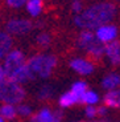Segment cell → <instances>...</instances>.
<instances>
[{
  "mask_svg": "<svg viewBox=\"0 0 120 122\" xmlns=\"http://www.w3.org/2000/svg\"><path fill=\"white\" fill-rule=\"evenodd\" d=\"M116 15V5L111 1H98L84 8L74 16V24L82 30H95L102 25L110 24Z\"/></svg>",
  "mask_w": 120,
  "mask_h": 122,
  "instance_id": "6da1fadb",
  "label": "cell"
},
{
  "mask_svg": "<svg viewBox=\"0 0 120 122\" xmlns=\"http://www.w3.org/2000/svg\"><path fill=\"white\" fill-rule=\"evenodd\" d=\"M27 65L34 76H40L41 78H48L50 77L54 68L57 66V57L54 55L38 53V55L32 56L27 61Z\"/></svg>",
  "mask_w": 120,
  "mask_h": 122,
  "instance_id": "7a4b0ae2",
  "label": "cell"
},
{
  "mask_svg": "<svg viewBox=\"0 0 120 122\" xmlns=\"http://www.w3.org/2000/svg\"><path fill=\"white\" fill-rule=\"evenodd\" d=\"M25 98V90L20 84L9 80L0 82V101L7 105H18Z\"/></svg>",
  "mask_w": 120,
  "mask_h": 122,
  "instance_id": "3957f363",
  "label": "cell"
},
{
  "mask_svg": "<svg viewBox=\"0 0 120 122\" xmlns=\"http://www.w3.org/2000/svg\"><path fill=\"white\" fill-rule=\"evenodd\" d=\"M3 60L4 64L1 66H3L4 73H5V78L9 81H13L15 76L18 73V70L27 64L25 55L18 49H11Z\"/></svg>",
  "mask_w": 120,
  "mask_h": 122,
  "instance_id": "277c9868",
  "label": "cell"
},
{
  "mask_svg": "<svg viewBox=\"0 0 120 122\" xmlns=\"http://www.w3.org/2000/svg\"><path fill=\"white\" fill-rule=\"evenodd\" d=\"M33 28L32 21L23 17H13L5 23V30L9 36H23L30 32Z\"/></svg>",
  "mask_w": 120,
  "mask_h": 122,
  "instance_id": "5b68a950",
  "label": "cell"
},
{
  "mask_svg": "<svg viewBox=\"0 0 120 122\" xmlns=\"http://www.w3.org/2000/svg\"><path fill=\"white\" fill-rule=\"evenodd\" d=\"M94 36L95 39L99 41L100 44L106 45L108 43H112L115 41L117 37V27L114 24H106V25H102V27L96 28L94 30Z\"/></svg>",
  "mask_w": 120,
  "mask_h": 122,
  "instance_id": "8992f818",
  "label": "cell"
},
{
  "mask_svg": "<svg viewBox=\"0 0 120 122\" xmlns=\"http://www.w3.org/2000/svg\"><path fill=\"white\" fill-rule=\"evenodd\" d=\"M62 121V112L61 110H51L49 107H42L40 112L30 117V122H61Z\"/></svg>",
  "mask_w": 120,
  "mask_h": 122,
  "instance_id": "52a82bcc",
  "label": "cell"
},
{
  "mask_svg": "<svg viewBox=\"0 0 120 122\" xmlns=\"http://www.w3.org/2000/svg\"><path fill=\"white\" fill-rule=\"evenodd\" d=\"M70 68L73 70H75L78 74L82 76H88L95 70V65L91 60H87V58H73L70 61Z\"/></svg>",
  "mask_w": 120,
  "mask_h": 122,
  "instance_id": "ba28073f",
  "label": "cell"
},
{
  "mask_svg": "<svg viewBox=\"0 0 120 122\" xmlns=\"http://www.w3.org/2000/svg\"><path fill=\"white\" fill-rule=\"evenodd\" d=\"M104 56H107V58L111 61V64L119 65V62H120V44L117 40L104 45Z\"/></svg>",
  "mask_w": 120,
  "mask_h": 122,
  "instance_id": "9c48e42d",
  "label": "cell"
},
{
  "mask_svg": "<svg viewBox=\"0 0 120 122\" xmlns=\"http://www.w3.org/2000/svg\"><path fill=\"white\" fill-rule=\"evenodd\" d=\"M12 36H9L4 30H0V60H3L7 56V53L12 49Z\"/></svg>",
  "mask_w": 120,
  "mask_h": 122,
  "instance_id": "30bf717a",
  "label": "cell"
},
{
  "mask_svg": "<svg viewBox=\"0 0 120 122\" xmlns=\"http://www.w3.org/2000/svg\"><path fill=\"white\" fill-rule=\"evenodd\" d=\"M95 41H96V39H95V36H94L92 30H82L78 36L77 44H78V46L81 49H84V51H86V49L92 43H95Z\"/></svg>",
  "mask_w": 120,
  "mask_h": 122,
  "instance_id": "8fae6325",
  "label": "cell"
},
{
  "mask_svg": "<svg viewBox=\"0 0 120 122\" xmlns=\"http://www.w3.org/2000/svg\"><path fill=\"white\" fill-rule=\"evenodd\" d=\"M86 52H87V55H88V57L92 58V61H99L100 58L104 56V45L100 44L99 41L96 40L95 43H92L86 49Z\"/></svg>",
  "mask_w": 120,
  "mask_h": 122,
  "instance_id": "7c38bea8",
  "label": "cell"
},
{
  "mask_svg": "<svg viewBox=\"0 0 120 122\" xmlns=\"http://www.w3.org/2000/svg\"><path fill=\"white\" fill-rule=\"evenodd\" d=\"M103 102H104V105L107 107H115V109H117V107L120 106V93H119V90H117V89H115V90H108L107 94L103 98Z\"/></svg>",
  "mask_w": 120,
  "mask_h": 122,
  "instance_id": "4fadbf2b",
  "label": "cell"
},
{
  "mask_svg": "<svg viewBox=\"0 0 120 122\" xmlns=\"http://www.w3.org/2000/svg\"><path fill=\"white\" fill-rule=\"evenodd\" d=\"M25 8L32 17H37L41 15L42 9H44V1L42 0H28L25 3Z\"/></svg>",
  "mask_w": 120,
  "mask_h": 122,
  "instance_id": "5bb4252c",
  "label": "cell"
},
{
  "mask_svg": "<svg viewBox=\"0 0 120 122\" xmlns=\"http://www.w3.org/2000/svg\"><path fill=\"white\" fill-rule=\"evenodd\" d=\"M120 84V77L117 73H110L107 74V76L103 78L102 81V85L104 89H107V90H115V89L119 86Z\"/></svg>",
  "mask_w": 120,
  "mask_h": 122,
  "instance_id": "9a60e30c",
  "label": "cell"
},
{
  "mask_svg": "<svg viewBox=\"0 0 120 122\" xmlns=\"http://www.w3.org/2000/svg\"><path fill=\"white\" fill-rule=\"evenodd\" d=\"M58 102H60L61 107H69V106H73V105L78 104L79 100L69 90V92H66V93H63V94L61 96V98H60Z\"/></svg>",
  "mask_w": 120,
  "mask_h": 122,
  "instance_id": "2e32d148",
  "label": "cell"
},
{
  "mask_svg": "<svg viewBox=\"0 0 120 122\" xmlns=\"http://www.w3.org/2000/svg\"><path fill=\"white\" fill-rule=\"evenodd\" d=\"M70 92H71L73 94H74L75 97L79 100V102H81V101H82V97H83V94L87 92V84L84 82V81H77V82H75L74 85L71 86Z\"/></svg>",
  "mask_w": 120,
  "mask_h": 122,
  "instance_id": "e0dca14e",
  "label": "cell"
},
{
  "mask_svg": "<svg viewBox=\"0 0 120 122\" xmlns=\"http://www.w3.org/2000/svg\"><path fill=\"white\" fill-rule=\"evenodd\" d=\"M0 117L3 119H13L16 117V107L13 105L3 104L0 106Z\"/></svg>",
  "mask_w": 120,
  "mask_h": 122,
  "instance_id": "ac0fdd59",
  "label": "cell"
},
{
  "mask_svg": "<svg viewBox=\"0 0 120 122\" xmlns=\"http://www.w3.org/2000/svg\"><path fill=\"white\" fill-rule=\"evenodd\" d=\"M81 102H83V104H86V105L95 106V105L99 102V94H98L96 92H94V90H87L83 94V97H82Z\"/></svg>",
  "mask_w": 120,
  "mask_h": 122,
  "instance_id": "d6986e66",
  "label": "cell"
},
{
  "mask_svg": "<svg viewBox=\"0 0 120 122\" xmlns=\"http://www.w3.org/2000/svg\"><path fill=\"white\" fill-rule=\"evenodd\" d=\"M53 94H54L53 86L51 85H42L41 88H40L38 93H37V97L41 101H48L53 97Z\"/></svg>",
  "mask_w": 120,
  "mask_h": 122,
  "instance_id": "ffe728a7",
  "label": "cell"
},
{
  "mask_svg": "<svg viewBox=\"0 0 120 122\" xmlns=\"http://www.w3.org/2000/svg\"><path fill=\"white\" fill-rule=\"evenodd\" d=\"M36 43L38 46H42V48H46V46L50 45L51 43V37L49 33H45V32H41V33L37 35L36 37Z\"/></svg>",
  "mask_w": 120,
  "mask_h": 122,
  "instance_id": "44dd1931",
  "label": "cell"
},
{
  "mask_svg": "<svg viewBox=\"0 0 120 122\" xmlns=\"http://www.w3.org/2000/svg\"><path fill=\"white\" fill-rule=\"evenodd\" d=\"M16 114H18L20 117H30L32 116V107L27 104H18V106L16 107Z\"/></svg>",
  "mask_w": 120,
  "mask_h": 122,
  "instance_id": "7402d4cb",
  "label": "cell"
},
{
  "mask_svg": "<svg viewBox=\"0 0 120 122\" xmlns=\"http://www.w3.org/2000/svg\"><path fill=\"white\" fill-rule=\"evenodd\" d=\"M70 9H71V12L74 13L75 16L79 15V13L84 9V5H83V3H82V0H73L71 4H70Z\"/></svg>",
  "mask_w": 120,
  "mask_h": 122,
  "instance_id": "603a6c76",
  "label": "cell"
},
{
  "mask_svg": "<svg viewBox=\"0 0 120 122\" xmlns=\"http://www.w3.org/2000/svg\"><path fill=\"white\" fill-rule=\"evenodd\" d=\"M28 0H5V4L11 8H21L24 7Z\"/></svg>",
  "mask_w": 120,
  "mask_h": 122,
  "instance_id": "cb8c5ba5",
  "label": "cell"
},
{
  "mask_svg": "<svg viewBox=\"0 0 120 122\" xmlns=\"http://www.w3.org/2000/svg\"><path fill=\"white\" fill-rule=\"evenodd\" d=\"M84 113H86L87 118H95V117H96V106H91V105L86 106Z\"/></svg>",
  "mask_w": 120,
  "mask_h": 122,
  "instance_id": "d4e9b609",
  "label": "cell"
},
{
  "mask_svg": "<svg viewBox=\"0 0 120 122\" xmlns=\"http://www.w3.org/2000/svg\"><path fill=\"white\" fill-rule=\"evenodd\" d=\"M107 114V109H106V106H99V107H96V116H106Z\"/></svg>",
  "mask_w": 120,
  "mask_h": 122,
  "instance_id": "484cf974",
  "label": "cell"
},
{
  "mask_svg": "<svg viewBox=\"0 0 120 122\" xmlns=\"http://www.w3.org/2000/svg\"><path fill=\"white\" fill-rule=\"evenodd\" d=\"M4 80H5V73H4V69H3V66L0 65V82H3Z\"/></svg>",
  "mask_w": 120,
  "mask_h": 122,
  "instance_id": "4316f807",
  "label": "cell"
},
{
  "mask_svg": "<svg viewBox=\"0 0 120 122\" xmlns=\"http://www.w3.org/2000/svg\"><path fill=\"white\" fill-rule=\"evenodd\" d=\"M0 122H5V121H4V119L1 118V117H0Z\"/></svg>",
  "mask_w": 120,
  "mask_h": 122,
  "instance_id": "83f0119b",
  "label": "cell"
},
{
  "mask_svg": "<svg viewBox=\"0 0 120 122\" xmlns=\"http://www.w3.org/2000/svg\"><path fill=\"white\" fill-rule=\"evenodd\" d=\"M95 122H107V121H95Z\"/></svg>",
  "mask_w": 120,
  "mask_h": 122,
  "instance_id": "f1b7e54d",
  "label": "cell"
},
{
  "mask_svg": "<svg viewBox=\"0 0 120 122\" xmlns=\"http://www.w3.org/2000/svg\"><path fill=\"white\" fill-rule=\"evenodd\" d=\"M79 122H82V121H79Z\"/></svg>",
  "mask_w": 120,
  "mask_h": 122,
  "instance_id": "f546056e",
  "label": "cell"
}]
</instances>
